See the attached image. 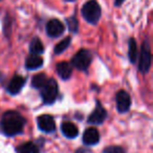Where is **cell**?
I'll return each instance as SVG.
<instances>
[{"mask_svg":"<svg viewBox=\"0 0 153 153\" xmlns=\"http://www.w3.org/2000/svg\"><path fill=\"white\" fill-rule=\"evenodd\" d=\"M100 140V134L99 131L94 127H90L85 130L83 134V143L87 146H91V145H96L99 143Z\"/></svg>","mask_w":153,"mask_h":153,"instance_id":"obj_10","label":"cell"},{"mask_svg":"<svg viewBox=\"0 0 153 153\" xmlns=\"http://www.w3.org/2000/svg\"><path fill=\"white\" fill-rule=\"evenodd\" d=\"M70 42H71V38H70V37H66V38H64L63 40L61 41V42H59L57 45H56L55 53L59 55V53H63V51H65V49L67 48L68 46H69Z\"/></svg>","mask_w":153,"mask_h":153,"instance_id":"obj_19","label":"cell"},{"mask_svg":"<svg viewBox=\"0 0 153 153\" xmlns=\"http://www.w3.org/2000/svg\"><path fill=\"white\" fill-rule=\"evenodd\" d=\"M92 56L87 49H81L74 56L71 60L72 65L79 70H86L91 63Z\"/></svg>","mask_w":153,"mask_h":153,"instance_id":"obj_4","label":"cell"},{"mask_svg":"<svg viewBox=\"0 0 153 153\" xmlns=\"http://www.w3.org/2000/svg\"><path fill=\"white\" fill-rule=\"evenodd\" d=\"M130 105H131V99L130 96L125 91L121 90L117 94V109L120 113H124L129 110Z\"/></svg>","mask_w":153,"mask_h":153,"instance_id":"obj_6","label":"cell"},{"mask_svg":"<svg viewBox=\"0 0 153 153\" xmlns=\"http://www.w3.org/2000/svg\"><path fill=\"white\" fill-rule=\"evenodd\" d=\"M101 7L97 0H88L82 7V16L91 24L98 23L101 18Z\"/></svg>","mask_w":153,"mask_h":153,"instance_id":"obj_2","label":"cell"},{"mask_svg":"<svg viewBox=\"0 0 153 153\" xmlns=\"http://www.w3.org/2000/svg\"><path fill=\"white\" fill-rule=\"evenodd\" d=\"M30 51L32 55H40V53H43L44 47H43V44L40 41V39L37 38V37L33 39L30 44Z\"/></svg>","mask_w":153,"mask_h":153,"instance_id":"obj_15","label":"cell"},{"mask_svg":"<svg viewBox=\"0 0 153 153\" xmlns=\"http://www.w3.org/2000/svg\"><path fill=\"white\" fill-rule=\"evenodd\" d=\"M61 130L64 135L69 138L76 137V136L78 135V133H79V130H78L76 126L74 125L72 123H70V122H65V123L62 124Z\"/></svg>","mask_w":153,"mask_h":153,"instance_id":"obj_12","label":"cell"},{"mask_svg":"<svg viewBox=\"0 0 153 153\" xmlns=\"http://www.w3.org/2000/svg\"><path fill=\"white\" fill-rule=\"evenodd\" d=\"M25 84V79L21 76H15L7 85V91L11 94H17Z\"/></svg>","mask_w":153,"mask_h":153,"instance_id":"obj_11","label":"cell"},{"mask_svg":"<svg viewBox=\"0 0 153 153\" xmlns=\"http://www.w3.org/2000/svg\"><path fill=\"white\" fill-rule=\"evenodd\" d=\"M37 121H38V127L40 128L42 131L47 132V133L55 131L56 124H55V121H53V117H51V115H48V114L40 115Z\"/></svg>","mask_w":153,"mask_h":153,"instance_id":"obj_8","label":"cell"},{"mask_svg":"<svg viewBox=\"0 0 153 153\" xmlns=\"http://www.w3.org/2000/svg\"><path fill=\"white\" fill-rule=\"evenodd\" d=\"M65 1H74V0H65Z\"/></svg>","mask_w":153,"mask_h":153,"instance_id":"obj_23","label":"cell"},{"mask_svg":"<svg viewBox=\"0 0 153 153\" xmlns=\"http://www.w3.org/2000/svg\"><path fill=\"white\" fill-rule=\"evenodd\" d=\"M25 120L17 111H7L1 117V128L5 135L14 136L22 132Z\"/></svg>","mask_w":153,"mask_h":153,"instance_id":"obj_1","label":"cell"},{"mask_svg":"<svg viewBox=\"0 0 153 153\" xmlns=\"http://www.w3.org/2000/svg\"><path fill=\"white\" fill-rule=\"evenodd\" d=\"M107 117V112L100 104L97 105L96 109L92 111V113L88 117V122L90 124H102Z\"/></svg>","mask_w":153,"mask_h":153,"instance_id":"obj_9","label":"cell"},{"mask_svg":"<svg viewBox=\"0 0 153 153\" xmlns=\"http://www.w3.org/2000/svg\"><path fill=\"white\" fill-rule=\"evenodd\" d=\"M137 44L136 41L133 38H131L129 40V51H128V56L131 63H135L136 59H137Z\"/></svg>","mask_w":153,"mask_h":153,"instance_id":"obj_17","label":"cell"},{"mask_svg":"<svg viewBox=\"0 0 153 153\" xmlns=\"http://www.w3.org/2000/svg\"><path fill=\"white\" fill-rule=\"evenodd\" d=\"M47 76L45 74H38L36 76H34L32 80V86L34 88H42L45 85V83L47 82Z\"/></svg>","mask_w":153,"mask_h":153,"instance_id":"obj_18","label":"cell"},{"mask_svg":"<svg viewBox=\"0 0 153 153\" xmlns=\"http://www.w3.org/2000/svg\"><path fill=\"white\" fill-rule=\"evenodd\" d=\"M43 65V59L39 57L38 55H30V57L26 59L25 62V67L27 69H37V68L41 67Z\"/></svg>","mask_w":153,"mask_h":153,"instance_id":"obj_14","label":"cell"},{"mask_svg":"<svg viewBox=\"0 0 153 153\" xmlns=\"http://www.w3.org/2000/svg\"><path fill=\"white\" fill-rule=\"evenodd\" d=\"M57 72L63 80H67L71 76V67L67 62H61L57 65Z\"/></svg>","mask_w":153,"mask_h":153,"instance_id":"obj_13","label":"cell"},{"mask_svg":"<svg viewBox=\"0 0 153 153\" xmlns=\"http://www.w3.org/2000/svg\"><path fill=\"white\" fill-rule=\"evenodd\" d=\"M64 32V24L58 19H51L46 24V33L49 37H59Z\"/></svg>","mask_w":153,"mask_h":153,"instance_id":"obj_7","label":"cell"},{"mask_svg":"<svg viewBox=\"0 0 153 153\" xmlns=\"http://www.w3.org/2000/svg\"><path fill=\"white\" fill-rule=\"evenodd\" d=\"M58 96V84L53 79H48L41 88V97L45 104H53Z\"/></svg>","mask_w":153,"mask_h":153,"instance_id":"obj_3","label":"cell"},{"mask_svg":"<svg viewBox=\"0 0 153 153\" xmlns=\"http://www.w3.org/2000/svg\"><path fill=\"white\" fill-rule=\"evenodd\" d=\"M67 24L69 30H71L72 33L78 32V27H79V23H78V20L76 17H70L69 19H67Z\"/></svg>","mask_w":153,"mask_h":153,"instance_id":"obj_20","label":"cell"},{"mask_svg":"<svg viewBox=\"0 0 153 153\" xmlns=\"http://www.w3.org/2000/svg\"><path fill=\"white\" fill-rule=\"evenodd\" d=\"M124 1H125V0H115V2H114L115 7H120V5H121Z\"/></svg>","mask_w":153,"mask_h":153,"instance_id":"obj_22","label":"cell"},{"mask_svg":"<svg viewBox=\"0 0 153 153\" xmlns=\"http://www.w3.org/2000/svg\"><path fill=\"white\" fill-rule=\"evenodd\" d=\"M104 153H125V151L120 146H109L104 149Z\"/></svg>","mask_w":153,"mask_h":153,"instance_id":"obj_21","label":"cell"},{"mask_svg":"<svg viewBox=\"0 0 153 153\" xmlns=\"http://www.w3.org/2000/svg\"><path fill=\"white\" fill-rule=\"evenodd\" d=\"M151 66V51L148 41H145L142 45V51L140 56L138 68L142 72H147Z\"/></svg>","mask_w":153,"mask_h":153,"instance_id":"obj_5","label":"cell"},{"mask_svg":"<svg viewBox=\"0 0 153 153\" xmlns=\"http://www.w3.org/2000/svg\"><path fill=\"white\" fill-rule=\"evenodd\" d=\"M17 151H18V153H40L39 152L38 147L32 142L22 144L21 146L18 147Z\"/></svg>","mask_w":153,"mask_h":153,"instance_id":"obj_16","label":"cell"}]
</instances>
